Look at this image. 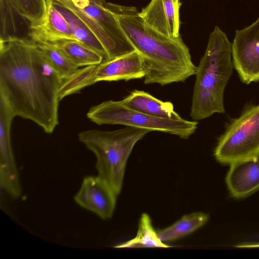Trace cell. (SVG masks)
I'll list each match as a JSON object with an SVG mask.
<instances>
[{
	"label": "cell",
	"mask_w": 259,
	"mask_h": 259,
	"mask_svg": "<svg viewBox=\"0 0 259 259\" xmlns=\"http://www.w3.org/2000/svg\"><path fill=\"white\" fill-rule=\"evenodd\" d=\"M238 248H259V243H242L235 246Z\"/></svg>",
	"instance_id": "25"
},
{
	"label": "cell",
	"mask_w": 259,
	"mask_h": 259,
	"mask_svg": "<svg viewBox=\"0 0 259 259\" xmlns=\"http://www.w3.org/2000/svg\"><path fill=\"white\" fill-rule=\"evenodd\" d=\"M50 44L58 48L79 68L98 65L104 60L99 53L77 40L63 39Z\"/></svg>",
	"instance_id": "18"
},
{
	"label": "cell",
	"mask_w": 259,
	"mask_h": 259,
	"mask_svg": "<svg viewBox=\"0 0 259 259\" xmlns=\"http://www.w3.org/2000/svg\"><path fill=\"white\" fill-rule=\"evenodd\" d=\"M75 6L80 9L88 7L90 3V0H71Z\"/></svg>",
	"instance_id": "24"
},
{
	"label": "cell",
	"mask_w": 259,
	"mask_h": 259,
	"mask_svg": "<svg viewBox=\"0 0 259 259\" xmlns=\"http://www.w3.org/2000/svg\"><path fill=\"white\" fill-rule=\"evenodd\" d=\"M106 4L105 0H90L89 6L83 10L95 20L125 54L136 51L115 15L107 9Z\"/></svg>",
	"instance_id": "14"
},
{
	"label": "cell",
	"mask_w": 259,
	"mask_h": 259,
	"mask_svg": "<svg viewBox=\"0 0 259 259\" xmlns=\"http://www.w3.org/2000/svg\"><path fill=\"white\" fill-rule=\"evenodd\" d=\"M117 197L104 180L90 176L84 178L74 199L82 208L107 220L113 214Z\"/></svg>",
	"instance_id": "8"
},
{
	"label": "cell",
	"mask_w": 259,
	"mask_h": 259,
	"mask_svg": "<svg viewBox=\"0 0 259 259\" xmlns=\"http://www.w3.org/2000/svg\"><path fill=\"white\" fill-rule=\"evenodd\" d=\"M154 229L149 215L143 213L140 219L136 236L133 239L114 246L115 248L158 247L168 248Z\"/></svg>",
	"instance_id": "20"
},
{
	"label": "cell",
	"mask_w": 259,
	"mask_h": 259,
	"mask_svg": "<svg viewBox=\"0 0 259 259\" xmlns=\"http://www.w3.org/2000/svg\"><path fill=\"white\" fill-rule=\"evenodd\" d=\"M0 40L11 38L30 40L31 23L23 17L10 0H0Z\"/></svg>",
	"instance_id": "16"
},
{
	"label": "cell",
	"mask_w": 259,
	"mask_h": 259,
	"mask_svg": "<svg viewBox=\"0 0 259 259\" xmlns=\"http://www.w3.org/2000/svg\"><path fill=\"white\" fill-rule=\"evenodd\" d=\"M62 81L35 43L21 38L0 40V98L14 116L53 133L59 123Z\"/></svg>",
	"instance_id": "1"
},
{
	"label": "cell",
	"mask_w": 259,
	"mask_h": 259,
	"mask_svg": "<svg viewBox=\"0 0 259 259\" xmlns=\"http://www.w3.org/2000/svg\"><path fill=\"white\" fill-rule=\"evenodd\" d=\"M232 56L234 67L243 82L259 81V18L248 27L236 30Z\"/></svg>",
	"instance_id": "7"
},
{
	"label": "cell",
	"mask_w": 259,
	"mask_h": 259,
	"mask_svg": "<svg viewBox=\"0 0 259 259\" xmlns=\"http://www.w3.org/2000/svg\"><path fill=\"white\" fill-rule=\"evenodd\" d=\"M226 182L234 197L244 198L259 189V156L230 164Z\"/></svg>",
	"instance_id": "13"
},
{
	"label": "cell",
	"mask_w": 259,
	"mask_h": 259,
	"mask_svg": "<svg viewBox=\"0 0 259 259\" xmlns=\"http://www.w3.org/2000/svg\"><path fill=\"white\" fill-rule=\"evenodd\" d=\"M180 0H151L139 15L149 26L172 38L180 37Z\"/></svg>",
	"instance_id": "10"
},
{
	"label": "cell",
	"mask_w": 259,
	"mask_h": 259,
	"mask_svg": "<svg viewBox=\"0 0 259 259\" xmlns=\"http://www.w3.org/2000/svg\"><path fill=\"white\" fill-rule=\"evenodd\" d=\"M35 44L63 80L70 77L79 68L54 45L47 42Z\"/></svg>",
	"instance_id": "22"
},
{
	"label": "cell",
	"mask_w": 259,
	"mask_h": 259,
	"mask_svg": "<svg viewBox=\"0 0 259 259\" xmlns=\"http://www.w3.org/2000/svg\"><path fill=\"white\" fill-rule=\"evenodd\" d=\"M56 1L71 9L95 34L105 48L108 56V60L125 55L115 42L83 9L75 6L71 0Z\"/></svg>",
	"instance_id": "21"
},
{
	"label": "cell",
	"mask_w": 259,
	"mask_h": 259,
	"mask_svg": "<svg viewBox=\"0 0 259 259\" xmlns=\"http://www.w3.org/2000/svg\"><path fill=\"white\" fill-rule=\"evenodd\" d=\"M93 83L100 81L140 79L145 76L142 57L137 51L116 58L90 65Z\"/></svg>",
	"instance_id": "9"
},
{
	"label": "cell",
	"mask_w": 259,
	"mask_h": 259,
	"mask_svg": "<svg viewBox=\"0 0 259 259\" xmlns=\"http://www.w3.org/2000/svg\"><path fill=\"white\" fill-rule=\"evenodd\" d=\"M150 130L134 126L113 131L89 130L78 135V140L96 157L98 176L118 196L122 189L127 159L136 144Z\"/></svg>",
	"instance_id": "4"
},
{
	"label": "cell",
	"mask_w": 259,
	"mask_h": 259,
	"mask_svg": "<svg viewBox=\"0 0 259 259\" xmlns=\"http://www.w3.org/2000/svg\"><path fill=\"white\" fill-rule=\"evenodd\" d=\"M30 40L34 43H51L63 39L76 40L63 16L46 0V12L42 21L30 26Z\"/></svg>",
	"instance_id": "12"
},
{
	"label": "cell",
	"mask_w": 259,
	"mask_h": 259,
	"mask_svg": "<svg viewBox=\"0 0 259 259\" xmlns=\"http://www.w3.org/2000/svg\"><path fill=\"white\" fill-rule=\"evenodd\" d=\"M107 9L118 21L126 36L141 55L145 84L162 86L184 82L195 75L189 48L181 37L167 36L147 24L134 7L107 3Z\"/></svg>",
	"instance_id": "2"
},
{
	"label": "cell",
	"mask_w": 259,
	"mask_h": 259,
	"mask_svg": "<svg viewBox=\"0 0 259 259\" xmlns=\"http://www.w3.org/2000/svg\"><path fill=\"white\" fill-rule=\"evenodd\" d=\"M232 44L216 26L210 33L203 56L197 66L190 116L199 120L224 113V92L233 69Z\"/></svg>",
	"instance_id": "3"
},
{
	"label": "cell",
	"mask_w": 259,
	"mask_h": 259,
	"mask_svg": "<svg viewBox=\"0 0 259 259\" xmlns=\"http://www.w3.org/2000/svg\"><path fill=\"white\" fill-rule=\"evenodd\" d=\"M122 101L130 108L152 116L171 119H182L174 110L171 102L162 101L143 91L134 90Z\"/></svg>",
	"instance_id": "15"
},
{
	"label": "cell",
	"mask_w": 259,
	"mask_h": 259,
	"mask_svg": "<svg viewBox=\"0 0 259 259\" xmlns=\"http://www.w3.org/2000/svg\"><path fill=\"white\" fill-rule=\"evenodd\" d=\"M52 2L67 21L76 40L99 53L103 57L104 61L108 60L107 53L102 44L76 14L56 0Z\"/></svg>",
	"instance_id": "17"
},
{
	"label": "cell",
	"mask_w": 259,
	"mask_h": 259,
	"mask_svg": "<svg viewBox=\"0 0 259 259\" xmlns=\"http://www.w3.org/2000/svg\"><path fill=\"white\" fill-rule=\"evenodd\" d=\"M208 214L195 212L183 215L171 225L157 231L159 239L163 242L177 240L192 233L208 221Z\"/></svg>",
	"instance_id": "19"
},
{
	"label": "cell",
	"mask_w": 259,
	"mask_h": 259,
	"mask_svg": "<svg viewBox=\"0 0 259 259\" xmlns=\"http://www.w3.org/2000/svg\"><path fill=\"white\" fill-rule=\"evenodd\" d=\"M14 117L7 104L0 98V184L7 189L16 188L20 184L10 139Z\"/></svg>",
	"instance_id": "11"
},
{
	"label": "cell",
	"mask_w": 259,
	"mask_h": 259,
	"mask_svg": "<svg viewBox=\"0 0 259 259\" xmlns=\"http://www.w3.org/2000/svg\"><path fill=\"white\" fill-rule=\"evenodd\" d=\"M19 14L31 25L40 22L44 17L46 0H10Z\"/></svg>",
	"instance_id": "23"
},
{
	"label": "cell",
	"mask_w": 259,
	"mask_h": 259,
	"mask_svg": "<svg viewBox=\"0 0 259 259\" xmlns=\"http://www.w3.org/2000/svg\"><path fill=\"white\" fill-rule=\"evenodd\" d=\"M99 124H120L145 128L188 139L196 131L198 122L183 118L171 119L152 116L126 106L121 101L109 100L90 108L87 114Z\"/></svg>",
	"instance_id": "5"
},
{
	"label": "cell",
	"mask_w": 259,
	"mask_h": 259,
	"mask_svg": "<svg viewBox=\"0 0 259 259\" xmlns=\"http://www.w3.org/2000/svg\"><path fill=\"white\" fill-rule=\"evenodd\" d=\"M214 155L219 162L229 164L259 156V105L232 120L219 138Z\"/></svg>",
	"instance_id": "6"
}]
</instances>
